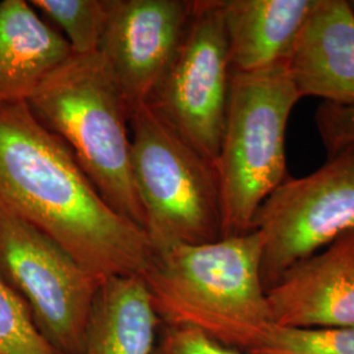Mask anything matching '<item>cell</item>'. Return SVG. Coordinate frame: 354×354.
<instances>
[{
    "label": "cell",
    "instance_id": "8fae6325",
    "mask_svg": "<svg viewBox=\"0 0 354 354\" xmlns=\"http://www.w3.org/2000/svg\"><path fill=\"white\" fill-rule=\"evenodd\" d=\"M302 97L354 105V11L346 0H315L285 61Z\"/></svg>",
    "mask_w": 354,
    "mask_h": 354
},
{
    "label": "cell",
    "instance_id": "3957f363",
    "mask_svg": "<svg viewBox=\"0 0 354 354\" xmlns=\"http://www.w3.org/2000/svg\"><path fill=\"white\" fill-rule=\"evenodd\" d=\"M26 102L67 146L104 201L143 228L130 168V106L100 54H73Z\"/></svg>",
    "mask_w": 354,
    "mask_h": 354
},
{
    "label": "cell",
    "instance_id": "4fadbf2b",
    "mask_svg": "<svg viewBox=\"0 0 354 354\" xmlns=\"http://www.w3.org/2000/svg\"><path fill=\"white\" fill-rule=\"evenodd\" d=\"M315 0H222L231 70L285 62Z\"/></svg>",
    "mask_w": 354,
    "mask_h": 354
},
{
    "label": "cell",
    "instance_id": "6da1fadb",
    "mask_svg": "<svg viewBox=\"0 0 354 354\" xmlns=\"http://www.w3.org/2000/svg\"><path fill=\"white\" fill-rule=\"evenodd\" d=\"M0 212L48 235L97 279L142 276L151 259L146 231L104 201L28 102L0 106Z\"/></svg>",
    "mask_w": 354,
    "mask_h": 354
},
{
    "label": "cell",
    "instance_id": "2e32d148",
    "mask_svg": "<svg viewBox=\"0 0 354 354\" xmlns=\"http://www.w3.org/2000/svg\"><path fill=\"white\" fill-rule=\"evenodd\" d=\"M248 354H354V328H295L272 324Z\"/></svg>",
    "mask_w": 354,
    "mask_h": 354
},
{
    "label": "cell",
    "instance_id": "277c9868",
    "mask_svg": "<svg viewBox=\"0 0 354 354\" xmlns=\"http://www.w3.org/2000/svg\"><path fill=\"white\" fill-rule=\"evenodd\" d=\"M299 100L285 62L253 73H231L227 112L214 165L222 238L252 231L263 203L290 176L285 137Z\"/></svg>",
    "mask_w": 354,
    "mask_h": 354
},
{
    "label": "cell",
    "instance_id": "5b68a950",
    "mask_svg": "<svg viewBox=\"0 0 354 354\" xmlns=\"http://www.w3.org/2000/svg\"><path fill=\"white\" fill-rule=\"evenodd\" d=\"M130 168L152 250L222 238L214 165L145 102L130 113Z\"/></svg>",
    "mask_w": 354,
    "mask_h": 354
},
{
    "label": "cell",
    "instance_id": "52a82bcc",
    "mask_svg": "<svg viewBox=\"0 0 354 354\" xmlns=\"http://www.w3.org/2000/svg\"><path fill=\"white\" fill-rule=\"evenodd\" d=\"M231 73L222 0H194L183 41L147 104L213 165L225 127Z\"/></svg>",
    "mask_w": 354,
    "mask_h": 354
},
{
    "label": "cell",
    "instance_id": "ba28073f",
    "mask_svg": "<svg viewBox=\"0 0 354 354\" xmlns=\"http://www.w3.org/2000/svg\"><path fill=\"white\" fill-rule=\"evenodd\" d=\"M0 273L23 298L42 337L59 354H77L104 279L58 243L0 212Z\"/></svg>",
    "mask_w": 354,
    "mask_h": 354
},
{
    "label": "cell",
    "instance_id": "ffe728a7",
    "mask_svg": "<svg viewBox=\"0 0 354 354\" xmlns=\"http://www.w3.org/2000/svg\"><path fill=\"white\" fill-rule=\"evenodd\" d=\"M351 6H352V8H353L354 11V1H351Z\"/></svg>",
    "mask_w": 354,
    "mask_h": 354
},
{
    "label": "cell",
    "instance_id": "8992f818",
    "mask_svg": "<svg viewBox=\"0 0 354 354\" xmlns=\"http://www.w3.org/2000/svg\"><path fill=\"white\" fill-rule=\"evenodd\" d=\"M252 230L263 238L266 290L291 266L354 230V146L330 153L307 176L288 177L263 203Z\"/></svg>",
    "mask_w": 354,
    "mask_h": 354
},
{
    "label": "cell",
    "instance_id": "ac0fdd59",
    "mask_svg": "<svg viewBox=\"0 0 354 354\" xmlns=\"http://www.w3.org/2000/svg\"><path fill=\"white\" fill-rule=\"evenodd\" d=\"M315 121L319 136L329 153L354 146V105L322 102Z\"/></svg>",
    "mask_w": 354,
    "mask_h": 354
},
{
    "label": "cell",
    "instance_id": "5bb4252c",
    "mask_svg": "<svg viewBox=\"0 0 354 354\" xmlns=\"http://www.w3.org/2000/svg\"><path fill=\"white\" fill-rule=\"evenodd\" d=\"M163 323L140 274L104 279L77 354H153Z\"/></svg>",
    "mask_w": 354,
    "mask_h": 354
},
{
    "label": "cell",
    "instance_id": "e0dca14e",
    "mask_svg": "<svg viewBox=\"0 0 354 354\" xmlns=\"http://www.w3.org/2000/svg\"><path fill=\"white\" fill-rule=\"evenodd\" d=\"M0 354H59L38 332L26 302L1 273Z\"/></svg>",
    "mask_w": 354,
    "mask_h": 354
},
{
    "label": "cell",
    "instance_id": "7a4b0ae2",
    "mask_svg": "<svg viewBox=\"0 0 354 354\" xmlns=\"http://www.w3.org/2000/svg\"><path fill=\"white\" fill-rule=\"evenodd\" d=\"M257 230L218 241L152 250L142 277L163 326L197 329L250 353L273 324Z\"/></svg>",
    "mask_w": 354,
    "mask_h": 354
},
{
    "label": "cell",
    "instance_id": "30bf717a",
    "mask_svg": "<svg viewBox=\"0 0 354 354\" xmlns=\"http://www.w3.org/2000/svg\"><path fill=\"white\" fill-rule=\"evenodd\" d=\"M266 295L276 326L354 328V230L291 266Z\"/></svg>",
    "mask_w": 354,
    "mask_h": 354
},
{
    "label": "cell",
    "instance_id": "7c38bea8",
    "mask_svg": "<svg viewBox=\"0 0 354 354\" xmlns=\"http://www.w3.org/2000/svg\"><path fill=\"white\" fill-rule=\"evenodd\" d=\"M71 55L62 33L29 1H0V106L28 102Z\"/></svg>",
    "mask_w": 354,
    "mask_h": 354
},
{
    "label": "cell",
    "instance_id": "9c48e42d",
    "mask_svg": "<svg viewBox=\"0 0 354 354\" xmlns=\"http://www.w3.org/2000/svg\"><path fill=\"white\" fill-rule=\"evenodd\" d=\"M194 1L109 0L99 54L122 91L130 113L149 102L189 24Z\"/></svg>",
    "mask_w": 354,
    "mask_h": 354
},
{
    "label": "cell",
    "instance_id": "d6986e66",
    "mask_svg": "<svg viewBox=\"0 0 354 354\" xmlns=\"http://www.w3.org/2000/svg\"><path fill=\"white\" fill-rule=\"evenodd\" d=\"M153 354H248L212 340L197 329L163 326Z\"/></svg>",
    "mask_w": 354,
    "mask_h": 354
},
{
    "label": "cell",
    "instance_id": "9a60e30c",
    "mask_svg": "<svg viewBox=\"0 0 354 354\" xmlns=\"http://www.w3.org/2000/svg\"><path fill=\"white\" fill-rule=\"evenodd\" d=\"M33 8L62 30L74 55L97 54L109 0H32Z\"/></svg>",
    "mask_w": 354,
    "mask_h": 354
}]
</instances>
